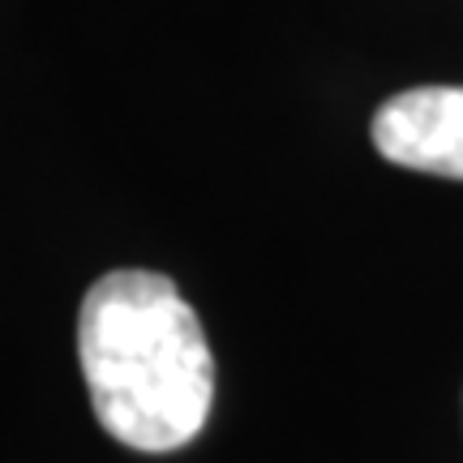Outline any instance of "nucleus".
<instances>
[{"mask_svg": "<svg viewBox=\"0 0 463 463\" xmlns=\"http://www.w3.org/2000/svg\"><path fill=\"white\" fill-rule=\"evenodd\" d=\"M78 361L103 433L142 455L189 447L215 403V356L194 305L159 270H112L78 309Z\"/></svg>", "mask_w": 463, "mask_h": 463, "instance_id": "f257e3e1", "label": "nucleus"}, {"mask_svg": "<svg viewBox=\"0 0 463 463\" xmlns=\"http://www.w3.org/2000/svg\"><path fill=\"white\" fill-rule=\"evenodd\" d=\"M373 146L386 164L463 181V86H412L373 116Z\"/></svg>", "mask_w": 463, "mask_h": 463, "instance_id": "f03ea898", "label": "nucleus"}]
</instances>
